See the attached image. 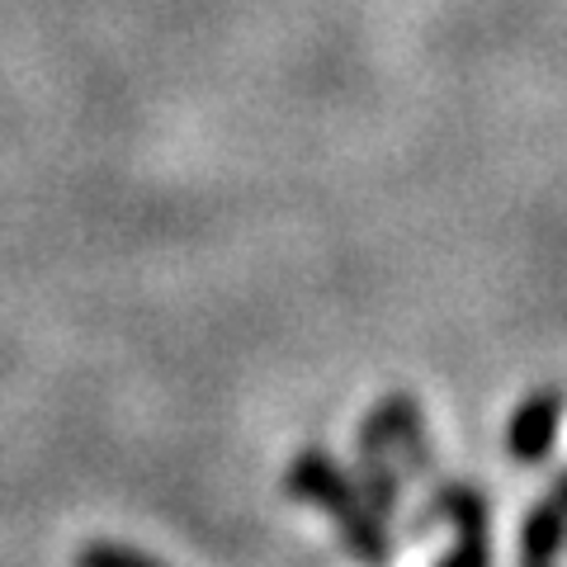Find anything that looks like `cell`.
I'll return each instance as SVG.
<instances>
[{
	"instance_id": "cell-4",
	"label": "cell",
	"mask_w": 567,
	"mask_h": 567,
	"mask_svg": "<svg viewBox=\"0 0 567 567\" xmlns=\"http://www.w3.org/2000/svg\"><path fill=\"white\" fill-rule=\"evenodd\" d=\"M558 416H563V393L558 388H535L529 398H520V406L506 421V450L520 468H535L554 454L558 440Z\"/></svg>"
},
{
	"instance_id": "cell-1",
	"label": "cell",
	"mask_w": 567,
	"mask_h": 567,
	"mask_svg": "<svg viewBox=\"0 0 567 567\" xmlns=\"http://www.w3.org/2000/svg\"><path fill=\"white\" fill-rule=\"evenodd\" d=\"M431 468V445H425V421L421 402L393 393L383 398L360 425V483L364 502L388 520L402 496V473H425Z\"/></svg>"
},
{
	"instance_id": "cell-3",
	"label": "cell",
	"mask_w": 567,
	"mask_h": 567,
	"mask_svg": "<svg viewBox=\"0 0 567 567\" xmlns=\"http://www.w3.org/2000/svg\"><path fill=\"white\" fill-rule=\"evenodd\" d=\"M425 520H450L454 548L435 567H492V506L468 483H445L431 496Z\"/></svg>"
},
{
	"instance_id": "cell-6",
	"label": "cell",
	"mask_w": 567,
	"mask_h": 567,
	"mask_svg": "<svg viewBox=\"0 0 567 567\" xmlns=\"http://www.w3.org/2000/svg\"><path fill=\"white\" fill-rule=\"evenodd\" d=\"M76 567H166L162 558L142 554L133 544H118V539H91L76 554Z\"/></svg>"
},
{
	"instance_id": "cell-5",
	"label": "cell",
	"mask_w": 567,
	"mask_h": 567,
	"mask_svg": "<svg viewBox=\"0 0 567 567\" xmlns=\"http://www.w3.org/2000/svg\"><path fill=\"white\" fill-rule=\"evenodd\" d=\"M563 506H567V477H554V487H548L520 520V567H554L558 563L563 535H567Z\"/></svg>"
},
{
	"instance_id": "cell-2",
	"label": "cell",
	"mask_w": 567,
	"mask_h": 567,
	"mask_svg": "<svg viewBox=\"0 0 567 567\" xmlns=\"http://www.w3.org/2000/svg\"><path fill=\"white\" fill-rule=\"evenodd\" d=\"M284 492H289L293 502L322 506L327 516L336 520V529H341V544L364 567H388V558H393L388 520L364 502L354 473H346L327 450H298L289 473H284Z\"/></svg>"
}]
</instances>
